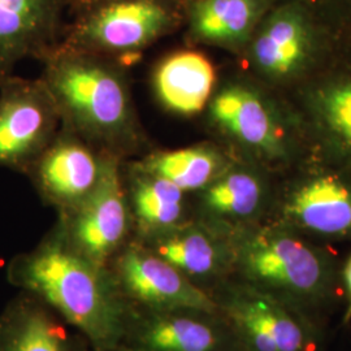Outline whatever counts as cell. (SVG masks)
Instances as JSON below:
<instances>
[{
	"label": "cell",
	"instance_id": "1",
	"mask_svg": "<svg viewBox=\"0 0 351 351\" xmlns=\"http://www.w3.org/2000/svg\"><path fill=\"white\" fill-rule=\"evenodd\" d=\"M10 275L14 284L77 330L94 351L121 349L130 304L111 269L75 250L59 224L34 250L13 261Z\"/></svg>",
	"mask_w": 351,
	"mask_h": 351
},
{
	"label": "cell",
	"instance_id": "2",
	"mask_svg": "<svg viewBox=\"0 0 351 351\" xmlns=\"http://www.w3.org/2000/svg\"><path fill=\"white\" fill-rule=\"evenodd\" d=\"M43 63L40 78L58 106L62 125L95 150L121 160L141 154L147 146L125 66L62 46Z\"/></svg>",
	"mask_w": 351,
	"mask_h": 351
},
{
	"label": "cell",
	"instance_id": "3",
	"mask_svg": "<svg viewBox=\"0 0 351 351\" xmlns=\"http://www.w3.org/2000/svg\"><path fill=\"white\" fill-rule=\"evenodd\" d=\"M237 278L310 315L333 301L341 275L332 259L282 228L247 229L233 237Z\"/></svg>",
	"mask_w": 351,
	"mask_h": 351
},
{
	"label": "cell",
	"instance_id": "4",
	"mask_svg": "<svg viewBox=\"0 0 351 351\" xmlns=\"http://www.w3.org/2000/svg\"><path fill=\"white\" fill-rule=\"evenodd\" d=\"M80 7L82 12L59 46L108 58L123 66L180 23L176 0H91Z\"/></svg>",
	"mask_w": 351,
	"mask_h": 351
},
{
	"label": "cell",
	"instance_id": "5",
	"mask_svg": "<svg viewBox=\"0 0 351 351\" xmlns=\"http://www.w3.org/2000/svg\"><path fill=\"white\" fill-rule=\"evenodd\" d=\"M210 291L245 351H320V330L310 315L252 288L226 280Z\"/></svg>",
	"mask_w": 351,
	"mask_h": 351
},
{
	"label": "cell",
	"instance_id": "6",
	"mask_svg": "<svg viewBox=\"0 0 351 351\" xmlns=\"http://www.w3.org/2000/svg\"><path fill=\"white\" fill-rule=\"evenodd\" d=\"M121 159L104 154L97 186L68 213L59 226L75 250L91 262L110 268L116 254L129 241L133 228Z\"/></svg>",
	"mask_w": 351,
	"mask_h": 351
},
{
	"label": "cell",
	"instance_id": "7",
	"mask_svg": "<svg viewBox=\"0 0 351 351\" xmlns=\"http://www.w3.org/2000/svg\"><path fill=\"white\" fill-rule=\"evenodd\" d=\"M60 129V112L42 78L13 75L0 85V167L29 173Z\"/></svg>",
	"mask_w": 351,
	"mask_h": 351
},
{
	"label": "cell",
	"instance_id": "8",
	"mask_svg": "<svg viewBox=\"0 0 351 351\" xmlns=\"http://www.w3.org/2000/svg\"><path fill=\"white\" fill-rule=\"evenodd\" d=\"M110 269L130 306L150 311L219 313L213 294L177 271L137 239H129Z\"/></svg>",
	"mask_w": 351,
	"mask_h": 351
},
{
	"label": "cell",
	"instance_id": "9",
	"mask_svg": "<svg viewBox=\"0 0 351 351\" xmlns=\"http://www.w3.org/2000/svg\"><path fill=\"white\" fill-rule=\"evenodd\" d=\"M121 349L130 351H242L220 313L150 311L130 306Z\"/></svg>",
	"mask_w": 351,
	"mask_h": 351
},
{
	"label": "cell",
	"instance_id": "10",
	"mask_svg": "<svg viewBox=\"0 0 351 351\" xmlns=\"http://www.w3.org/2000/svg\"><path fill=\"white\" fill-rule=\"evenodd\" d=\"M104 154L62 125L58 137L29 171L43 199L68 213L97 186Z\"/></svg>",
	"mask_w": 351,
	"mask_h": 351
},
{
	"label": "cell",
	"instance_id": "11",
	"mask_svg": "<svg viewBox=\"0 0 351 351\" xmlns=\"http://www.w3.org/2000/svg\"><path fill=\"white\" fill-rule=\"evenodd\" d=\"M69 0H0V85L27 59L45 60L60 43Z\"/></svg>",
	"mask_w": 351,
	"mask_h": 351
},
{
	"label": "cell",
	"instance_id": "12",
	"mask_svg": "<svg viewBox=\"0 0 351 351\" xmlns=\"http://www.w3.org/2000/svg\"><path fill=\"white\" fill-rule=\"evenodd\" d=\"M136 239L201 288L204 284L217 287L234 274L233 239L199 220Z\"/></svg>",
	"mask_w": 351,
	"mask_h": 351
},
{
	"label": "cell",
	"instance_id": "13",
	"mask_svg": "<svg viewBox=\"0 0 351 351\" xmlns=\"http://www.w3.org/2000/svg\"><path fill=\"white\" fill-rule=\"evenodd\" d=\"M210 120L246 150L268 156L281 151L275 117L256 90L243 84L220 88L208 103Z\"/></svg>",
	"mask_w": 351,
	"mask_h": 351
},
{
	"label": "cell",
	"instance_id": "14",
	"mask_svg": "<svg viewBox=\"0 0 351 351\" xmlns=\"http://www.w3.org/2000/svg\"><path fill=\"white\" fill-rule=\"evenodd\" d=\"M199 193V221L230 239L249 229L247 226L262 211L265 198L259 176L236 165H229Z\"/></svg>",
	"mask_w": 351,
	"mask_h": 351
},
{
	"label": "cell",
	"instance_id": "15",
	"mask_svg": "<svg viewBox=\"0 0 351 351\" xmlns=\"http://www.w3.org/2000/svg\"><path fill=\"white\" fill-rule=\"evenodd\" d=\"M216 71L199 51H176L154 69L152 88L156 99L169 112L194 116L213 98Z\"/></svg>",
	"mask_w": 351,
	"mask_h": 351
},
{
	"label": "cell",
	"instance_id": "16",
	"mask_svg": "<svg viewBox=\"0 0 351 351\" xmlns=\"http://www.w3.org/2000/svg\"><path fill=\"white\" fill-rule=\"evenodd\" d=\"M289 221L322 237L351 233V188L333 176L314 178L294 190L284 206Z\"/></svg>",
	"mask_w": 351,
	"mask_h": 351
},
{
	"label": "cell",
	"instance_id": "17",
	"mask_svg": "<svg viewBox=\"0 0 351 351\" xmlns=\"http://www.w3.org/2000/svg\"><path fill=\"white\" fill-rule=\"evenodd\" d=\"M123 172L136 239L163 233L189 221L188 193L142 171L133 162L126 164Z\"/></svg>",
	"mask_w": 351,
	"mask_h": 351
},
{
	"label": "cell",
	"instance_id": "18",
	"mask_svg": "<svg viewBox=\"0 0 351 351\" xmlns=\"http://www.w3.org/2000/svg\"><path fill=\"white\" fill-rule=\"evenodd\" d=\"M69 326L36 297L20 302L0 319V351H88Z\"/></svg>",
	"mask_w": 351,
	"mask_h": 351
},
{
	"label": "cell",
	"instance_id": "19",
	"mask_svg": "<svg viewBox=\"0 0 351 351\" xmlns=\"http://www.w3.org/2000/svg\"><path fill=\"white\" fill-rule=\"evenodd\" d=\"M262 10V0H193L189 7L190 37L237 49L250 39Z\"/></svg>",
	"mask_w": 351,
	"mask_h": 351
},
{
	"label": "cell",
	"instance_id": "20",
	"mask_svg": "<svg viewBox=\"0 0 351 351\" xmlns=\"http://www.w3.org/2000/svg\"><path fill=\"white\" fill-rule=\"evenodd\" d=\"M133 163L147 173L172 182L185 193L207 188L230 165L223 152L211 145L150 151Z\"/></svg>",
	"mask_w": 351,
	"mask_h": 351
},
{
	"label": "cell",
	"instance_id": "21",
	"mask_svg": "<svg viewBox=\"0 0 351 351\" xmlns=\"http://www.w3.org/2000/svg\"><path fill=\"white\" fill-rule=\"evenodd\" d=\"M308 49L307 29L294 11L274 14L251 46V58L259 71L272 77L287 75L304 60Z\"/></svg>",
	"mask_w": 351,
	"mask_h": 351
},
{
	"label": "cell",
	"instance_id": "22",
	"mask_svg": "<svg viewBox=\"0 0 351 351\" xmlns=\"http://www.w3.org/2000/svg\"><path fill=\"white\" fill-rule=\"evenodd\" d=\"M317 101L322 120L328 130L351 151V82L326 88Z\"/></svg>",
	"mask_w": 351,
	"mask_h": 351
},
{
	"label": "cell",
	"instance_id": "23",
	"mask_svg": "<svg viewBox=\"0 0 351 351\" xmlns=\"http://www.w3.org/2000/svg\"><path fill=\"white\" fill-rule=\"evenodd\" d=\"M341 278L343 282V288L346 290V308H345V314L342 317L343 324H350L351 323V255L349 259L346 261V263L343 265Z\"/></svg>",
	"mask_w": 351,
	"mask_h": 351
},
{
	"label": "cell",
	"instance_id": "24",
	"mask_svg": "<svg viewBox=\"0 0 351 351\" xmlns=\"http://www.w3.org/2000/svg\"><path fill=\"white\" fill-rule=\"evenodd\" d=\"M71 3H73L75 5H82V4H86L88 1H91V0H69Z\"/></svg>",
	"mask_w": 351,
	"mask_h": 351
},
{
	"label": "cell",
	"instance_id": "25",
	"mask_svg": "<svg viewBox=\"0 0 351 351\" xmlns=\"http://www.w3.org/2000/svg\"><path fill=\"white\" fill-rule=\"evenodd\" d=\"M116 351H130V350H126V349H119V350Z\"/></svg>",
	"mask_w": 351,
	"mask_h": 351
}]
</instances>
